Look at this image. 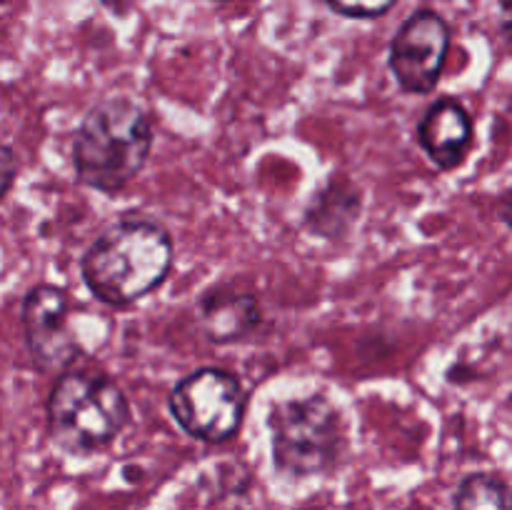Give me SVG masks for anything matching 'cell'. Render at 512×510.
Returning <instances> with one entry per match:
<instances>
[{"label": "cell", "mask_w": 512, "mask_h": 510, "mask_svg": "<svg viewBox=\"0 0 512 510\" xmlns=\"http://www.w3.org/2000/svg\"><path fill=\"white\" fill-rule=\"evenodd\" d=\"M473 118L455 98H440L418 123V143L440 170H453L468 158L473 145Z\"/></svg>", "instance_id": "obj_8"}, {"label": "cell", "mask_w": 512, "mask_h": 510, "mask_svg": "<svg viewBox=\"0 0 512 510\" xmlns=\"http://www.w3.org/2000/svg\"><path fill=\"white\" fill-rule=\"evenodd\" d=\"M175 260L168 230L148 218H123L98 235L80 258V275L95 300L128 308L158 290Z\"/></svg>", "instance_id": "obj_1"}, {"label": "cell", "mask_w": 512, "mask_h": 510, "mask_svg": "<svg viewBox=\"0 0 512 510\" xmlns=\"http://www.w3.org/2000/svg\"><path fill=\"white\" fill-rule=\"evenodd\" d=\"M363 213V193L345 175L330 178L305 208L303 223L315 238L340 240L353 230Z\"/></svg>", "instance_id": "obj_9"}, {"label": "cell", "mask_w": 512, "mask_h": 510, "mask_svg": "<svg viewBox=\"0 0 512 510\" xmlns=\"http://www.w3.org/2000/svg\"><path fill=\"white\" fill-rule=\"evenodd\" d=\"M153 140L143 105L125 95L98 100L73 135L75 175L98 193L118 195L145 168Z\"/></svg>", "instance_id": "obj_2"}, {"label": "cell", "mask_w": 512, "mask_h": 510, "mask_svg": "<svg viewBox=\"0 0 512 510\" xmlns=\"http://www.w3.org/2000/svg\"><path fill=\"white\" fill-rule=\"evenodd\" d=\"M448 50V23L435 10H418L390 40L388 68L405 93L430 95L438 88Z\"/></svg>", "instance_id": "obj_6"}, {"label": "cell", "mask_w": 512, "mask_h": 510, "mask_svg": "<svg viewBox=\"0 0 512 510\" xmlns=\"http://www.w3.org/2000/svg\"><path fill=\"white\" fill-rule=\"evenodd\" d=\"M453 510H510L508 483L495 473H470L453 495Z\"/></svg>", "instance_id": "obj_11"}, {"label": "cell", "mask_w": 512, "mask_h": 510, "mask_svg": "<svg viewBox=\"0 0 512 510\" xmlns=\"http://www.w3.org/2000/svg\"><path fill=\"white\" fill-rule=\"evenodd\" d=\"M23 333L28 353L38 370L60 375L83 355L70 330V298L63 288L40 283L23 298Z\"/></svg>", "instance_id": "obj_7"}, {"label": "cell", "mask_w": 512, "mask_h": 510, "mask_svg": "<svg viewBox=\"0 0 512 510\" xmlns=\"http://www.w3.org/2000/svg\"><path fill=\"white\" fill-rule=\"evenodd\" d=\"M18 178V158L8 145L0 143V200L10 193Z\"/></svg>", "instance_id": "obj_13"}, {"label": "cell", "mask_w": 512, "mask_h": 510, "mask_svg": "<svg viewBox=\"0 0 512 510\" xmlns=\"http://www.w3.org/2000/svg\"><path fill=\"white\" fill-rule=\"evenodd\" d=\"M335 13L345 18H380L395 5V0H325Z\"/></svg>", "instance_id": "obj_12"}, {"label": "cell", "mask_w": 512, "mask_h": 510, "mask_svg": "<svg viewBox=\"0 0 512 510\" xmlns=\"http://www.w3.org/2000/svg\"><path fill=\"white\" fill-rule=\"evenodd\" d=\"M268 430L275 468L295 480L333 473L348 448L343 413L325 395H300L275 403Z\"/></svg>", "instance_id": "obj_4"}, {"label": "cell", "mask_w": 512, "mask_h": 510, "mask_svg": "<svg viewBox=\"0 0 512 510\" xmlns=\"http://www.w3.org/2000/svg\"><path fill=\"white\" fill-rule=\"evenodd\" d=\"M130 420V403L113 378L65 370L45 400L48 438L70 455H90L113 443Z\"/></svg>", "instance_id": "obj_3"}, {"label": "cell", "mask_w": 512, "mask_h": 510, "mask_svg": "<svg viewBox=\"0 0 512 510\" xmlns=\"http://www.w3.org/2000/svg\"><path fill=\"white\" fill-rule=\"evenodd\" d=\"M198 318L213 343H235L253 333L260 323V305L253 293L213 288L200 298Z\"/></svg>", "instance_id": "obj_10"}, {"label": "cell", "mask_w": 512, "mask_h": 510, "mask_svg": "<svg viewBox=\"0 0 512 510\" xmlns=\"http://www.w3.org/2000/svg\"><path fill=\"white\" fill-rule=\"evenodd\" d=\"M245 395L238 375L223 368H198L180 378L168 395V410L183 433L200 443H228L243 425Z\"/></svg>", "instance_id": "obj_5"}]
</instances>
